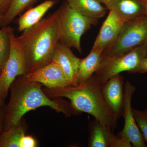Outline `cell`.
<instances>
[{"label":"cell","mask_w":147,"mask_h":147,"mask_svg":"<svg viewBox=\"0 0 147 147\" xmlns=\"http://www.w3.org/2000/svg\"><path fill=\"white\" fill-rule=\"evenodd\" d=\"M42 84L30 81L24 75L16 77L10 87L11 95L5 107L3 131L16 126L25 114L42 106L50 107L58 113L70 116L74 110L70 103L63 100H52L45 94Z\"/></svg>","instance_id":"6da1fadb"},{"label":"cell","mask_w":147,"mask_h":147,"mask_svg":"<svg viewBox=\"0 0 147 147\" xmlns=\"http://www.w3.org/2000/svg\"><path fill=\"white\" fill-rule=\"evenodd\" d=\"M100 86L98 78L94 74L86 82L77 86L46 88L43 91L50 98L63 97L68 98L75 111L92 115L113 131L118 120L105 102Z\"/></svg>","instance_id":"7a4b0ae2"},{"label":"cell","mask_w":147,"mask_h":147,"mask_svg":"<svg viewBox=\"0 0 147 147\" xmlns=\"http://www.w3.org/2000/svg\"><path fill=\"white\" fill-rule=\"evenodd\" d=\"M59 8L17 37L25 55L28 73L52 61L59 41Z\"/></svg>","instance_id":"3957f363"},{"label":"cell","mask_w":147,"mask_h":147,"mask_svg":"<svg viewBox=\"0 0 147 147\" xmlns=\"http://www.w3.org/2000/svg\"><path fill=\"white\" fill-rule=\"evenodd\" d=\"M146 42L147 16L126 21L115 41L102 52L99 67L113 58Z\"/></svg>","instance_id":"277c9868"},{"label":"cell","mask_w":147,"mask_h":147,"mask_svg":"<svg viewBox=\"0 0 147 147\" xmlns=\"http://www.w3.org/2000/svg\"><path fill=\"white\" fill-rule=\"evenodd\" d=\"M58 22L59 41L82 53L81 40L93 23L70 7L66 2L60 7Z\"/></svg>","instance_id":"5b68a950"},{"label":"cell","mask_w":147,"mask_h":147,"mask_svg":"<svg viewBox=\"0 0 147 147\" xmlns=\"http://www.w3.org/2000/svg\"><path fill=\"white\" fill-rule=\"evenodd\" d=\"M10 49L9 55L0 73V98L4 100L11 84L16 77L28 73L25 55L11 28L9 34Z\"/></svg>","instance_id":"8992f818"},{"label":"cell","mask_w":147,"mask_h":147,"mask_svg":"<svg viewBox=\"0 0 147 147\" xmlns=\"http://www.w3.org/2000/svg\"><path fill=\"white\" fill-rule=\"evenodd\" d=\"M147 57V42L133 50L113 58L100 66L95 74L100 85L123 71L133 73L143 59Z\"/></svg>","instance_id":"52a82bcc"},{"label":"cell","mask_w":147,"mask_h":147,"mask_svg":"<svg viewBox=\"0 0 147 147\" xmlns=\"http://www.w3.org/2000/svg\"><path fill=\"white\" fill-rule=\"evenodd\" d=\"M136 90V87L127 81L124 87V103L122 116L124 119V125L121 135L127 138L131 142L132 146L146 147L147 144L139 127L133 115L131 105V98Z\"/></svg>","instance_id":"ba28073f"},{"label":"cell","mask_w":147,"mask_h":147,"mask_svg":"<svg viewBox=\"0 0 147 147\" xmlns=\"http://www.w3.org/2000/svg\"><path fill=\"white\" fill-rule=\"evenodd\" d=\"M24 76L28 80L38 82L49 88L71 85L60 65L53 61Z\"/></svg>","instance_id":"9c48e42d"},{"label":"cell","mask_w":147,"mask_h":147,"mask_svg":"<svg viewBox=\"0 0 147 147\" xmlns=\"http://www.w3.org/2000/svg\"><path fill=\"white\" fill-rule=\"evenodd\" d=\"M126 22L115 11L109 10L92 49L103 52L115 41Z\"/></svg>","instance_id":"30bf717a"},{"label":"cell","mask_w":147,"mask_h":147,"mask_svg":"<svg viewBox=\"0 0 147 147\" xmlns=\"http://www.w3.org/2000/svg\"><path fill=\"white\" fill-rule=\"evenodd\" d=\"M124 84L123 76L119 74L100 86L105 102L117 120L122 116L123 112Z\"/></svg>","instance_id":"8fae6325"},{"label":"cell","mask_w":147,"mask_h":147,"mask_svg":"<svg viewBox=\"0 0 147 147\" xmlns=\"http://www.w3.org/2000/svg\"><path fill=\"white\" fill-rule=\"evenodd\" d=\"M81 60L74 54L71 48L58 42L52 61L60 65L71 86L78 85L77 73Z\"/></svg>","instance_id":"7c38bea8"},{"label":"cell","mask_w":147,"mask_h":147,"mask_svg":"<svg viewBox=\"0 0 147 147\" xmlns=\"http://www.w3.org/2000/svg\"><path fill=\"white\" fill-rule=\"evenodd\" d=\"M88 146L117 147L118 136L94 119L89 124Z\"/></svg>","instance_id":"4fadbf2b"},{"label":"cell","mask_w":147,"mask_h":147,"mask_svg":"<svg viewBox=\"0 0 147 147\" xmlns=\"http://www.w3.org/2000/svg\"><path fill=\"white\" fill-rule=\"evenodd\" d=\"M106 7L115 11L125 21L146 16L144 0H113Z\"/></svg>","instance_id":"5bb4252c"},{"label":"cell","mask_w":147,"mask_h":147,"mask_svg":"<svg viewBox=\"0 0 147 147\" xmlns=\"http://www.w3.org/2000/svg\"><path fill=\"white\" fill-rule=\"evenodd\" d=\"M65 1L70 7L91 21L94 25L105 16L108 10L98 0H65Z\"/></svg>","instance_id":"9a60e30c"},{"label":"cell","mask_w":147,"mask_h":147,"mask_svg":"<svg viewBox=\"0 0 147 147\" xmlns=\"http://www.w3.org/2000/svg\"><path fill=\"white\" fill-rule=\"evenodd\" d=\"M58 1V0H46L34 7L28 9L18 19V31H24L38 23Z\"/></svg>","instance_id":"2e32d148"},{"label":"cell","mask_w":147,"mask_h":147,"mask_svg":"<svg viewBox=\"0 0 147 147\" xmlns=\"http://www.w3.org/2000/svg\"><path fill=\"white\" fill-rule=\"evenodd\" d=\"M102 53L100 50L92 49L86 58L81 59L77 73L78 85L86 82L97 71L100 66Z\"/></svg>","instance_id":"e0dca14e"},{"label":"cell","mask_w":147,"mask_h":147,"mask_svg":"<svg viewBox=\"0 0 147 147\" xmlns=\"http://www.w3.org/2000/svg\"><path fill=\"white\" fill-rule=\"evenodd\" d=\"M26 130V125L21 121L16 126L3 131L0 136V147H22Z\"/></svg>","instance_id":"ac0fdd59"},{"label":"cell","mask_w":147,"mask_h":147,"mask_svg":"<svg viewBox=\"0 0 147 147\" xmlns=\"http://www.w3.org/2000/svg\"><path fill=\"white\" fill-rule=\"evenodd\" d=\"M38 0H11V4L3 18L2 27L8 26L16 16L30 8Z\"/></svg>","instance_id":"d6986e66"},{"label":"cell","mask_w":147,"mask_h":147,"mask_svg":"<svg viewBox=\"0 0 147 147\" xmlns=\"http://www.w3.org/2000/svg\"><path fill=\"white\" fill-rule=\"evenodd\" d=\"M11 28L9 26L0 29V73L2 71L10 52L9 34Z\"/></svg>","instance_id":"ffe728a7"},{"label":"cell","mask_w":147,"mask_h":147,"mask_svg":"<svg viewBox=\"0 0 147 147\" xmlns=\"http://www.w3.org/2000/svg\"><path fill=\"white\" fill-rule=\"evenodd\" d=\"M132 111L137 126L147 144V110H141L132 108Z\"/></svg>","instance_id":"44dd1931"},{"label":"cell","mask_w":147,"mask_h":147,"mask_svg":"<svg viewBox=\"0 0 147 147\" xmlns=\"http://www.w3.org/2000/svg\"><path fill=\"white\" fill-rule=\"evenodd\" d=\"M37 144L36 139L31 136H26L24 137L22 147H35Z\"/></svg>","instance_id":"7402d4cb"},{"label":"cell","mask_w":147,"mask_h":147,"mask_svg":"<svg viewBox=\"0 0 147 147\" xmlns=\"http://www.w3.org/2000/svg\"><path fill=\"white\" fill-rule=\"evenodd\" d=\"M147 72V57L143 59L133 73Z\"/></svg>","instance_id":"603a6c76"},{"label":"cell","mask_w":147,"mask_h":147,"mask_svg":"<svg viewBox=\"0 0 147 147\" xmlns=\"http://www.w3.org/2000/svg\"><path fill=\"white\" fill-rule=\"evenodd\" d=\"M11 2V0H0V12L4 16L9 9Z\"/></svg>","instance_id":"cb8c5ba5"},{"label":"cell","mask_w":147,"mask_h":147,"mask_svg":"<svg viewBox=\"0 0 147 147\" xmlns=\"http://www.w3.org/2000/svg\"><path fill=\"white\" fill-rule=\"evenodd\" d=\"M5 117V107L0 108V136L3 131Z\"/></svg>","instance_id":"d4e9b609"},{"label":"cell","mask_w":147,"mask_h":147,"mask_svg":"<svg viewBox=\"0 0 147 147\" xmlns=\"http://www.w3.org/2000/svg\"><path fill=\"white\" fill-rule=\"evenodd\" d=\"M101 3L105 4V6H107L113 0H98Z\"/></svg>","instance_id":"484cf974"},{"label":"cell","mask_w":147,"mask_h":147,"mask_svg":"<svg viewBox=\"0 0 147 147\" xmlns=\"http://www.w3.org/2000/svg\"><path fill=\"white\" fill-rule=\"evenodd\" d=\"M145 15L147 16V0H144Z\"/></svg>","instance_id":"4316f807"},{"label":"cell","mask_w":147,"mask_h":147,"mask_svg":"<svg viewBox=\"0 0 147 147\" xmlns=\"http://www.w3.org/2000/svg\"><path fill=\"white\" fill-rule=\"evenodd\" d=\"M4 15L0 12V27H2V23Z\"/></svg>","instance_id":"83f0119b"},{"label":"cell","mask_w":147,"mask_h":147,"mask_svg":"<svg viewBox=\"0 0 147 147\" xmlns=\"http://www.w3.org/2000/svg\"><path fill=\"white\" fill-rule=\"evenodd\" d=\"M5 107L4 102V100L0 98V108Z\"/></svg>","instance_id":"f1b7e54d"},{"label":"cell","mask_w":147,"mask_h":147,"mask_svg":"<svg viewBox=\"0 0 147 147\" xmlns=\"http://www.w3.org/2000/svg\"><path fill=\"white\" fill-rule=\"evenodd\" d=\"M146 110H147V108H146Z\"/></svg>","instance_id":"f546056e"}]
</instances>
